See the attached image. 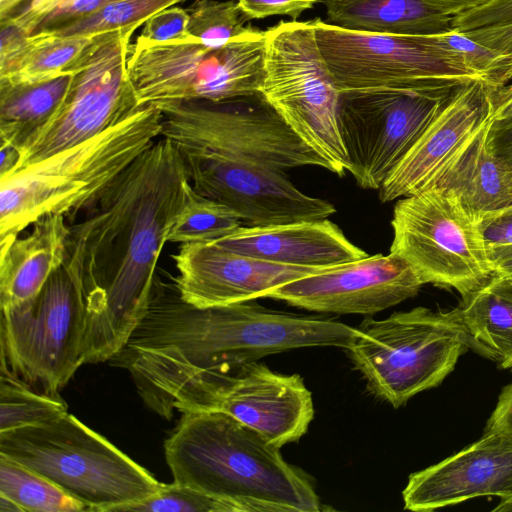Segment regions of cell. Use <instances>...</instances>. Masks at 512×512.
<instances>
[{"label": "cell", "mask_w": 512, "mask_h": 512, "mask_svg": "<svg viewBox=\"0 0 512 512\" xmlns=\"http://www.w3.org/2000/svg\"><path fill=\"white\" fill-rule=\"evenodd\" d=\"M190 182L160 137L69 225L64 266L84 298V364L109 361L145 315L156 267Z\"/></svg>", "instance_id": "6da1fadb"}, {"label": "cell", "mask_w": 512, "mask_h": 512, "mask_svg": "<svg viewBox=\"0 0 512 512\" xmlns=\"http://www.w3.org/2000/svg\"><path fill=\"white\" fill-rule=\"evenodd\" d=\"M240 302L206 308L186 302L158 275L145 315L109 362L127 370L145 405L165 419L198 400L219 379L275 353L351 345L356 328Z\"/></svg>", "instance_id": "7a4b0ae2"}, {"label": "cell", "mask_w": 512, "mask_h": 512, "mask_svg": "<svg viewBox=\"0 0 512 512\" xmlns=\"http://www.w3.org/2000/svg\"><path fill=\"white\" fill-rule=\"evenodd\" d=\"M280 448L220 411L183 413L164 442L174 482L235 506L239 512H317L308 478Z\"/></svg>", "instance_id": "3957f363"}, {"label": "cell", "mask_w": 512, "mask_h": 512, "mask_svg": "<svg viewBox=\"0 0 512 512\" xmlns=\"http://www.w3.org/2000/svg\"><path fill=\"white\" fill-rule=\"evenodd\" d=\"M162 132L156 104L74 146L0 178V241L40 218L76 215L147 150Z\"/></svg>", "instance_id": "277c9868"}, {"label": "cell", "mask_w": 512, "mask_h": 512, "mask_svg": "<svg viewBox=\"0 0 512 512\" xmlns=\"http://www.w3.org/2000/svg\"><path fill=\"white\" fill-rule=\"evenodd\" d=\"M0 454L46 477L86 511L119 512L161 486L148 470L68 412L43 424L0 432Z\"/></svg>", "instance_id": "5b68a950"}, {"label": "cell", "mask_w": 512, "mask_h": 512, "mask_svg": "<svg viewBox=\"0 0 512 512\" xmlns=\"http://www.w3.org/2000/svg\"><path fill=\"white\" fill-rule=\"evenodd\" d=\"M161 137L182 160L214 158L249 162L277 170L317 166L328 161L307 146L261 94L219 102L164 101Z\"/></svg>", "instance_id": "8992f818"}, {"label": "cell", "mask_w": 512, "mask_h": 512, "mask_svg": "<svg viewBox=\"0 0 512 512\" xmlns=\"http://www.w3.org/2000/svg\"><path fill=\"white\" fill-rule=\"evenodd\" d=\"M356 330L348 355L371 392L394 408L439 386L469 350L453 309L416 307L366 318Z\"/></svg>", "instance_id": "52a82bcc"}, {"label": "cell", "mask_w": 512, "mask_h": 512, "mask_svg": "<svg viewBox=\"0 0 512 512\" xmlns=\"http://www.w3.org/2000/svg\"><path fill=\"white\" fill-rule=\"evenodd\" d=\"M264 65L265 31L258 28L222 46L190 36L163 43L137 38L127 52L128 76L139 105L257 95Z\"/></svg>", "instance_id": "ba28073f"}, {"label": "cell", "mask_w": 512, "mask_h": 512, "mask_svg": "<svg viewBox=\"0 0 512 512\" xmlns=\"http://www.w3.org/2000/svg\"><path fill=\"white\" fill-rule=\"evenodd\" d=\"M311 23L340 92L442 93L476 80L488 84L460 57L437 46L430 35L354 31L319 18Z\"/></svg>", "instance_id": "9c48e42d"}, {"label": "cell", "mask_w": 512, "mask_h": 512, "mask_svg": "<svg viewBox=\"0 0 512 512\" xmlns=\"http://www.w3.org/2000/svg\"><path fill=\"white\" fill-rule=\"evenodd\" d=\"M261 96L288 127L344 176L348 159L338 129L340 90L309 21H280L265 30Z\"/></svg>", "instance_id": "30bf717a"}, {"label": "cell", "mask_w": 512, "mask_h": 512, "mask_svg": "<svg viewBox=\"0 0 512 512\" xmlns=\"http://www.w3.org/2000/svg\"><path fill=\"white\" fill-rule=\"evenodd\" d=\"M87 310L64 264L31 300L1 308L0 374L59 395L84 364Z\"/></svg>", "instance_id": "8fae6325"}, {"label": "cell", "mask_w": 512, "mask_h": 512, "mask_svg": "<svg viewBox=\"0 0 512 512\" xmlns=\"http://www.w3.org/2000/svg\"><path fill=\"white\" fill-rule=\"evenodd\" d=\"M390 253L408 262L424 284L464 296L493 276L476 219L451 191L432 187L393 208Z\"/></svg>", "instance_id": "7c38bea8"}, {"label": "cell", "mask_w": 512, "mask_h": 512, "mask_svg": "<svg viewBox=\"0 0 512 512\" xmlns=\"http://www.w3.org/2000/svg\"><path fill=\"white\" fill-rule=\"evenodd\" d=\"M137 28L93 37L69 68L72 81L59 108L17 146L14 171L92 138L142 106L127 71L128 47Z\"/></svg>", "instance_id": "4fadbf2b"}, {"label": "cell", "mask_w": 512, "mask_h": 512, "mask_svg": "<svg viewBox=\"0 0 512 512\" xmlns=\"http://www.w3.org/2000/svg\"><path fill=\"white\" fill-rule=\"evenodd\" d=\"M455 90L341 92L338 129L356 184L379 190Z\"/></svg>", "instance_id": "5bb4252c"}, {"label": "cell", "mask_w": 512, "mask_h": 512, "mask_svg": "<svg viewBox=\"0 0 512 512\" xmlns=\"http://www.w3.org/2000/svg\"><path fill=\"white\" fill-rule=\"evenodd\" d=\"M182 161L194 190L230 207L243 226L323 220L336 212L329 201L300 191L282 170L214 158Z\"/></svg>", "instance_id": "9a60e30c"}, {"label": "cell", "mask_w": 512, "mask_h": 512, "mask_svg": "<svg viewBox=\"0 0 512 512\" xmlns=\"http://www.w3.org/2000/svg\"><path fill=\"white\" fill-rule=\"evenodd\" d=\"M423 285L400 256L375 254L291 281L267 297L314 312L369 315L414 297Z\"/></svg>", "instance_id": "2e32d148"}, {"label": "cell", "mask_w": 512, "mask_h": 512, "mask_svg": "<svg viewBox=\"0 0 512 512\" xmlns=\"http://www.w3.org/2000/svg\"><path fill=\"white\" fill-rule=\"evenodd\" d=\"M220 411L278 448L298 441L314 417L311 392L298 374L285 375L250 362L219 379L194 412Z\"/></svg>", "instance_id": "e0dca14e"}, {"label": "cell", "mask_w": 512, "mask_h": 512, "mask_svg": "<svg viewBox=\"0 0 512 512\" xmlns=\"http://www.w3.org/2000/svg\"><path fill=\"white\" fill-rule=\"evenodd\" d=\"M171 257L178 271L173 282L180 296L199 308L267 297L282 285L326 269L268 262L212 241L181 244Z\"/></svg>", "instance_id": "ac0fdd59"}, {"label": "cell", "mask_w": 512, "mask_h": 512, "mask_svg": "<svg viewBox=\"0 0 512 512\" xmlns=\"http://www.w3.org/2000/svg\"><path fill=\"white\" fill-rule=\"evenodd\" d=\"M402 496L404 509L417 512L477 497L512 498V435L484 431L458 453L411 474Z\"/></svg>", "instance_id": "d6986e66"}, {"label": "cell", "mask_w": 512, "mask_h": 512, "mask_svg": "<svg viewBox=\"0 0 512 512\" xmlns=\"http://www.w3.org/2000/svg\"><path fill=\"white\" fill-rule=\"evenodd\" d=\"M490 86L476 80L457 88L379 188L382 203L430 189L457 151L491 121Z\"/></svg>", "instance_id": "ffe728a7"}, {"label": "cell", "mask_w": 512, "mask_h": 512, "mask_svg": "<svg viewBox=\"0 0 512 512\" xmlns=\"http://www.w3.org/2000/svg\"><path fill=\"white\" fill-rule=\"evenodd\" d=\"M217 245L264 261L328 268L368 256L328 219L269 226H241Z\"/></svg>", "instance_id": "44dd1931"}, {"label": "cell", "mask_w": 512, "mask_h": 512, "mask_svg": "<svg viewBox=\"0 0 512 512\" xmlns=\"http://www.w3.org/2000/svg\"><path fill=\"white\" fill-rule=\"evenodd\" d=\"M25 237L0 241V307L31 300L66 258L69 224L64 215H47Z\"/></svg>", "instance_id": "7402d4cb"}, {"label": "cell", "mask_w": 512, "mask_h": 512, "mask_svg": "<svg viewBox=\"0 0 512 512\" xmlns=\"http://www.w3.org/2000/svg\"><path fill=\"white\" fill-rule=\"evenodd\" d=\"M490 123L457 151L432 186L454 193L476 220L512 204V167L492 149Z\"/></svg>", "instance_id": "603a6c76"}, {"label": "cell", "mask_w": 512, "mask_h": 512, "mask_svg": "<svg viewBox=\"0 0 512 512\" xmlns=\"http://www.w3.org/2000/svg\"><path fill=\"white\" fill-rule=\"evenodd\" d=\"M327 23L354 31L438 35L454 31L457 11L435 0H323Z\"/></svg>", "instance_id": "cb8c5ba5"}, {"label": "cell", "mask_w": 512, "mask_h": 512, "mask_svg": "<svg viewBox=\"0 0 512 512\" xmlns=\"http://www.w3.org/2000/svg\"><path fill=\"white\" fill-rule=\"evenodd\" d=\"M453 312L469 349L512 371V285L492 276Z\"/></svg>", "instance_id": "d4e9b609"}, {"label": "cell", "mask_w": 512, "mask_h": 512, "mask_svg": "<svg viewBox=\"0 0 512 512\" xmlns=\"http://www.w3.org/2000/svg\"><path fill=\"white\" fill-rule=\"evenodd\" d=\"M0 25V82L8 83L38 81L69 70L95 36L25 35L9 23Z\"/></svg>", "instance_id": "484cf974"}, {"label": "cell", "mask_w": 512, "mask_h": 512, "mask_svg": "<svg viewBox=\"0 0 512 512\" xmlns=\"http://www.w3.org/2000/svg\"><path fill=\"white\" fill-rule=\"evenodd\" d=\"M71 81L69 69L38 81L0 82V141L18 146L43 125L63 102Z\"/></svg>", "instance_id": "4316f807"}, {"label": "cell", "mask_w": 512, "mask_h": 512, "mask_svg": "<svg viewBox=\"0 0 512 512\" xmlns=\"http://www.w3.org/2000/svg\"><path fill=\"white\" fill-rule=\"evenodd\" d=\"M0 495L24 512H81L84 504L55 483L17 461L0 454Z\"/></svg>", "instance_id": "83f0119b"}, {"label": "cell", "mask_w": 512, "mask_h": 512, "mask_svg": "<svg viewBox=\"0 0 512 512\" xmlns=\"http://www.w3.org/2000/svg\"><path fill=\"white\" fill-rule=\"evenodd\" d=\"M241 226V219L230 207L199 194L189 182L167 242L181 245L216 241Z\"/></svg>", "instance_id": "f1b7e54d"}, {"label": "cell", "mask_w": 512, "mask_h": 512, "mask_svg": "<svg viewBox=\"0 0 512 512\" xmlns=\"http://www.w3.org/2000/svg\"><path fill=\"white\" fill-rule=\"evenodd\" d=\"M67 412L68 406L60 395L36 391L0 374V432L43 424Z\"/></svg>", "instance_id": "f546056e"}, {"label": "cell", "mask_w": 512, "mask_h": 512, "mask_svg": "<svg viewBox=\"0 0 512 512\" xmlns=\"http://www.w3.org/2000/svg\"><path fill=\"white\" fill-rule=\"evenodd\" d=\"M185 0H112L93 13L47 31L57 36H94L128 27H139L155 13Z\"/></svg>", "instance_id": "4dcf8cb0"}, {"label": "cell", "mask_w": 512, "mask_h": 512, "mask_svg": "<svg viewBox=\"0 0 512 512\" xmlns=\"http://www.w3.org/2000/svg\"><path fill=\"white\" fill-rule=\"evenodd\" d=\"M187 11V34L210 46H222L257 29L246 24L234 0H196Z\"/></svg>", "instance_id": "1f68e13d"}, {"label": "cell", "mask_w": 512, "mask_h": 512, "mask_svg": "<svg viewBox=\"0 0 512 512\" xmlns=\"http://www.w3.org/2000/svg\"><path fill=\"white\" fill-rule=\"evenodd\" d=\"M112 0H28L7 22L24 34L47 32L81 19Z\"/></svg>", "instance_id": "d6a6232c"}, {"label": "cell", "mask_w": 512, "mask_h": 512, "mask_svg": "<svg viewBox=\"0 0 512 512\" xmlns=\"http://www.w3.org/2000/svg\"><path fill=\"white\" fill-rule=\"evenodd\" d=\"M239 512L230 503L214 498L186 485L161 483L152 496L127 505L119 512Z\"/></svg>", "instance_id": "836d02e7"}, {"label": "cell", "mask_w": 512, "mask_h": 512, "mask_svg": "<svg viewBox=\"0 0 512 512\" xmlns=\"http://www.w3.org/2000/svg\"><path fill=\"white\" fill-rule=\"evenodd\" d=\"M508 23H512V0H488L459 12L454 19V31L464 33Z\"/></svg>", "instance_id": "e575fe53"}, {"label": "cell", "mask_w": 512, "mask_h": 512, "mask_svg": "<svg viewBox=\"0 0 512 512\" xmlns=\"http://www.w3.org/2000/svg\"><path fill=\"white\" fill-rule=\"evenodd\" d=\"M188 22L187 10L171 6L149 17L144 22V28L138 38L156 43L182 39L189 36Z\"/></svg>", "instance_id": "d590c367"}, {"label": "cell", "mask_w": 512, "mask_h": 512, "mask_svg": "<svg viewBox=\"0 0 512 512\" xmlns=\"http://www.w3.org/2000/svg\"><path fill=\"white\" fill-rule=\"evenodd\" d=\"M323 0H238L240 10L247 20L271 16H289L296 20L302 13Z\"/></svg>", "instance_id": "8d00e7d4"}, {"label": "cell", "mask_w": 512, "mask_h": 512, "mask_svg": "<svg viewBox=\"0 0 512 512\" xmlns=\"http://www.w3.org/2000/svg\"><path fill=\"white\" fill-rule=\"evenodd\" d=\"M488 248L512 244V204L476 220Z\"/></svg>", "instance_id": "74e56055"}, {"label": "cell", "mask_w": 512, "mask_h": 512, "mask_svg": "<svg viewBox=\"0 0 512 512\" xmlns=\"http://www.w3.org/2000/svg\"><path fill=\"white\" fill-rule=\"evenodd\" d=\"M490 144L496 155L512 167V121L490 123Z\"/></svg>", "instance_id": "f35d334b"}, {"label": "cell", "mask_w": 512, "mask_h": 512, "mask_svg": "<svg viewBox=\"0 0 512 512\" xmlns=\"http://www.w3.org/2000/svg\"><path fill=\"white\" fill-rule=\"evenodd\" d=\"M493 267V276L503 281H512V244L488 248Z\"/></svg>", "instance_id": "ab89813d"}, {"label": "cell", "mask_w": 512, "mask_h": 512, "mask_svg": "<svg viewBox=\"0 0 512 512\" xmlns=\"http://www.w3.org/2000/svg\"><path fill=\"white\" fill-rule=\"evenodd\" d=\"M0 178L7 176L16 168L19 161V150L14 144L1 141L0 145Z\"/></svg>", "instance_id": "60d3db41"}, {"label": "cell", "mask_w": 512, "mask_h": 512, "mask_svg": "<svg viewBox=\"0 0 512 512\" xmlns=\"http://www.w3.org/2000/svg\"><path fill=\"white\" fill-rule=\"evenodd\" d=\"M510 96H512V65L506 72L503 85L497 88L490 87L491 101L505 99Z\"/></svg>", "instance_id": "b9f144b4"}, {"label": "cell", "mask_w": 512, "mask_h": 512, "mask_svg": "<svg viewBox=\"0 0 512 512\" xmlns=\"http://www.w3.org/2000/svg\"><path fill=\"white\" fill-rule=\"evenodd\" d=\"M435 1L444 3V4L452 7L459 13L466 9L480 5L488 0H435Z\"/></svg>", "instance_id": "7bdbcfd3"}, {"label": "cell", "mask_w": 512, "mask_h": 512, "mask_svg": "<svg viewBox=\"0 0 512 512\" xmlns=\"http://www.w3.org/2000/svg\"><path fill=\"white\" fill-rule=\"evenodd\" d=\"M28 0H0V19L11 14Z\"/></svg>", "instance_id": "ee69618b"}, {"label": "cell", "mask_w": 512, "mask_h": 512, "mask_svg": "<svg viewBox=\"0 0 512 512\" xmlns=\"http://www.w3.org/2000/svg\"><path fill=\"white\" fill-rule=\"evenodd\" d=\"M0 512H24L23 509L11 499L0 495Z\"/></svg>", "instance_id": "f6af8a7d"}, {"label": "cell", "mask_w": 512, "mask_h": 512, "mask_svg": "<svg viewBox=\"0 0 512 512\" xmlns=\"http://www.w3.org/2000/svg\"><path fill=\"white\" fill-rule=\"evenodd\" d=\"M494 512H512V498L499 501L498 505L493 508Z\"/></svg>", "instance_id": "bcb514c9"}, {"label": "cell", "mask_w": 512, "mask_h": 512, "mask_svg": "<svg viewBox=\"0 0 512 512\" xmlns=\"http://www.w3.org/2000/svg\"><path fill=\"white\" fill-rule=\"evenodd\" d=\"M505 282H507V283H509V284H511V285H512V281H505Z\"/></svg>", "instance_id": "7dc6e473"}, {"label": "cell", "mask_w": 512, "mask_h": 512, "mask_svg": "<svg viewBox=\"0 0 512 512\" xmlns=\"http://www.w3.org/2000/svg\"><path fill=\"white\" fill-rule=\"evenodd\" d=\"M238 1V0H237Z\"/></svg>", "instance_id": "c3c4849f"}]
</instances>
